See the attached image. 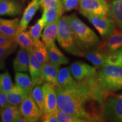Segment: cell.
I'll list each match as a JSON object with an SVG mask.
<instances>
[{"instance_id": "1", "label": "cell", "mask_w": 122, "mask_h": 122, "mask_svg": "<svg viewBox=\"0 0 122 122\" xmlns=\"http://www.w3.org/2000/svg\"><path fill=\"white\" fill-rule=\"evenodd\" d=\"M77 81L67 89L56 86L58 109L86 122L103 121L105 93L99 85L97 74Z\"/></svg>"}, {"instance_id": "2", "label": "cell", "mask_w": 122, "mask_h": 122, "mask_svg": "<svg viewBox=\"0 0 122 122\" xmlns=\"http://www.w3.org/2000/svg\"><path fill=\"white\" fill-rule=\"evenodd\" d=\"M57 39L61 48L66 51L74 56L84 57L86 53L85 50L70 26L68 20V16H62L59 19Z\"/></svg>"}, {"instance_id": "3", "label": "cell", "mask_w": 122, "mask_h": 122, "mask_svg": "<svg viewBox=\"0 0 122 122\" xmlns=\"http://www.w3.org/2000/svg\"><path fill=\"white\" fill-rule=\"evenodd\" d=\"M97 77L105 94L122 89V67L105 64L100 67Z\"/></svg>"}, {"instance_id": "4", "label": "cell", "mask_w": 122, "mask_h": 122, "mask_svg": "<svg viewBox=\"0 0 122 122\" xmlns=\"http://www.w3.org/2000/svg\"><path fill=\"white\" fill-rule=\"evenodd\" d=\"M68 20L85 50L98 46L101 44V41L96 33L82 22L76 14H74L71 16H68Z\"/></svg>"}, {"instance_id": "5", "label": "cell", "mask_w": 122, "mask_h": 122, "mask_svg": "<svg viewBox=\"0 0 122 122\" xmlns=\"http://www.w3.org/2000/svg\"><path fill=\"white\" fill-rule=\"evenodd\" d=\"M104 114L107 120L122 122V93L105 94Z\"/></svg>"}, {"instance_id": "6", "label": "cell", "mask_w": 122, "mask_h": 122, "mask_svg": "<svg viewBox=\"0 0 122 122\" xmlns=\"http://www.w3.org/2000/svg\"><path fill=\"white\" fill-rule=\"evenodd\" d=\"M81 14L94 25L103 40L107 39L115 30V22L111 18L107 16H96L87 13H81Z\"/></svg>"}, {"instance_id": "7", "label": "cell", "mask_w": 122, "mask_h": 122, "mask_svg": "<svg viewBox=\"0 0 122 122\" xmlns=\"http://www.w3.org/2000/svg\"><path fill=\"white\" fill-rule=\"evenodd\" d=\"M110 6L105 0H80V13H87L96 16H106Z\"/></svg>"}, {"instance_id": "8", "label": "cell", "mask_w": 122, "mask_h": 122, "mask_svg": "<svg viewBox=\"0 0 122 122\" xmlns=\"http://www.w3.org/2000/svg\"><path fill=\"white\" fill-rule=\"evenodd\" d=\"M19 109L21 115L27 119L28 122H38L44 114L36 104L31 93L20 103Z\"/></svg>"}, {"instance_id": "9", "label": "cell", "mask_w": 122, "mask_h": 122, "mask_svg": "<svg viewBox=\"0 0 122 122\" xmlns=\"http://www.w3.org/2000/svg\"><path fill=\"white\" fill-rule=\"evenodd\" d=\"M44 96V114H57L58 111L56 86L45 82L42 85Z\"/></svg>"}, {"instance_id": "10", "label": "cell", "mask_w": 122, "mask_h": 122, "mask_svg": "<svg viewBox=\"0 0 122 122\" xmlns=\"http://www.w3.org/2000/svg\"><path fill=\"white\" fill-rule=\"evenodd\" d=\"M69 70L76 81L96 75L97 71L94 67L83 62H75L69 67Z\"/></svg>"}, {"instance_id": "11", "label": "cell", "mask_w": 122, "mask_h": 122, "mask_svg": "<svg viewBox=\"0 0 122 122\" xmlns=\"http://www.w3.org/2000/svg\"><path fill=\"white\" fill-rule=\"evenodd\" d=\"M30 54V63H29V71H30L32 81L33 85L41 84L44 82L42 76V65L37 60L33 55L32 50H29Z\"/></svg>"}, {"instance_id": "12", "label": "cell", "mask_w": 122, "mask_h": 122, "mask_svg": "<svg viewBox=\"0 0 122 122\" xmlns=\"http://www.w3.org/2000/svg\"><path fill=\"white\" fill-rule=\"evenodd\" d=\"M30 54L28 50L20 48L13 61V68L15 72H26L29 69Z\"/></svg>"}, {"instance_id": "13", "label": "cell", "mask_w": 122, "mask_h": 122, "mask_svg": "<svg viewBox=\"0 0 122 122\" xmlns=\"http://www.w3.org/2000/svg\"><path fill=\"white\" fill-rule=\"evenodd\" d=\"M19 19L9 20L0 18V32L14 39L19 30Z\"/></svg>"}, {"instance_id": "14", "label": "cell", "mask_w": 122, "mask_h": 122, "mask_svg": "<svg viewBox=\"0 0 122 122\" xmlns=\"http://www.w3.org/2000/svg\"><path fill=\"white\" fill-rule=\"evenodd\" d=\"M40 0H32L24 10L23 16L20 20L19 30H25L29 23L39 8Z\"/></svg>"}, {"instance_id": "15", "label": "cell", "mask_w": 122, "mask_h": 122, "mask_svg": "<svg viewBox=\"0 0 122 122\" xmlns=\"http://www.w3.org/2000/svg\"><path fill=\"white\" fill-rule=\"evenodd\" d=\"M59 67V66H56L50 62L42 65V76L44 81L53 84L55 86L58 85Z\"/></svg>"}, {"instance_id": "16", "label": "cell", "mask_w": 122, "mask_h": 122, "mask_svg": "<svg viewBox=\"0 0 122 122\" xmlns=\"http://www.w3.org/2000/svg\"><path fill=\"white\" fill-rule=\"evenodd\" d=\"M110 53L115 52L122 48V30H115L110 37L107 39L104 45H101Z\"/></svg>"}, {"instance_id": "17", "label": "cell", "mask_w": 122, "mask_h": 122, "mask_svg": "<svg viewBox=\"0 0 122 122\" xmlns=\"http://www.w3.org/2000/svg\"><path fill=\"white\" fill-rule=\"evenodd\" d=\"M59 20L45 25V29L41 34V39L47 48L55 42V40L57 39L59 30Z\"/></svg>"}, {"instance_id": "18", "label": "cell", "mask_w": 122, "mask_h": 122, "mask_svg": "<svg viewBox=\"0 0 122 122\" xmlns=\"http://www.w3.org/2000/svg\"><path fill=\"white\" fill-rule=\"evenodd\" d=\"M21 11V5L14 0H0V16H15Z\"/></svg>"}, {"instance_id": "19", "label": "cell", "mask_w": 122, "mask_h": 122, "mask_svg": "<svg viewBox=\"0 0 122 122\" xmlns=\"http://www.w3.org/2000/svg\"><path fill=\"white\" fill-rule=\"evenodd\" d=\"M21 115L18 106L9 103L0 109V117L2 122H15Z\"/></svg>"}, {"instance_id": "20", "label": "cell", "mask_w": 122, "mask_h": 122, "mask_svg": "<svg viewBox=\"0 0 122 122\" xmlns=\"http://www.w3.org/2000/svg\"><path fill=\"white\" fill-rule=\"evenodd\" d=\"M49 62L56 66L68 63L69 60L59 49L55 42L48 48Z\"/></svg>"}, {"instance_id": "21", "label": "cell", "mask_w": 122, "mask_h": 122, "mask_svg": "<svg viewBox=\"0 0 122 122\" xmlns=\"http://www.w3.org/2000/svg\"><path fill=\"white\" fill-rule=\"evenodd\" d=\"M32 51L35 57L41 65L49 62L48 48L43 41L39 40L34 42Z\"/></svg>"}, {"instance_id": "22", "label": "cell", "mask_w": 122, "mask_h": 122, "mask_svg": "<svg viewBox=\"0 0 122 122\" xmlns=\"http://www.w3.org/2000/svg\"><path fill=\"white\" fill-rule=\"evenodd\" d=\"M107 54L100 48L88 51L85 53L84 57L90 61L94 66L101 67L106 64V59Z\"/></svg>"}, {"instance_id": "23", "label": "cell", "mask_w": 122, "mask_h": 122, "mask_svg": "<svg viewBox=\"0 0 122 122\" xmlns=\"http://www.w3.org/2000/svg\"><path fill=\"white\" fill-rule=\"evenodd\" d=\"M58 85L62 89H67L75 85L77 82L73 78L69 68L64 67L59 71L58 75Z\"/></svg>"}, {"instance_id": "24", "label": "cell", "mask_w": 122, "mask_h": 122, "mask_svg": "<svg viewBox=\"0 0 122 122\" xmlns=\"http://www.w3.org/2000/svg\"><path fill=\"white\" fill-rule=\"evenodd\" d=\"M28 95L24 90L15 85H14L11 91L6 94V97L9 104L18 106Z\"/></svg>"}, {"instance_id": "25", "label": "cell", "mask_w": 122, "mask_h": 122, "mask_svg": "<svg viewBox=\"0 0 122 122\" xmlns=\"http://www.w3.org/2000/svg\"><path fill=\"white\" fill-rule=\"evenodd\" d=\"M14 41L21 48L28 51L32 49L34 45V41L30 36V32L26 30H20L18 32L14 38Z\"/></svg>"}, {"instance_id": "26", "label": "cell", "mask_w": 122, "mask_h": 122, "mask_svg": "<svg viewBox=\"0 0 122 122\" xmlns=\"http://www.w3.org/2000/svg\"><path fill=\"white\" fill-rule=\"evenodd\" d=\"M15 81L16 85L22 88L28 94L32 93L34 87L31 78H30L28 74L22 72H17L15 74Z\"/></svg>"}, {"instance_id": "27", "label": "cell", "mask_w": 122, "mask_h": 122, "mask_svg": "<svg viewBox=\"0 0 122 122\" xmlns=\"http://www.w3.org/2000/svg\"><path fill=\"white\" fill-rule=\"evenodd\" d=\"M109 13L118 27L122 30V0H114L110 6Z\"/></svg>"}, {"instance_id": "28", "label": "cell", "mask_w": 122, "mask_h": 122, "mask_svg": "<svg viewBox=\"0 0 122 122\" xmlns=\"http://www.w3.org/2000/svg\"><path fill=\"white\" fill-rule=\"evenodd\" d=\"M63 13V11L58 9L48 8L44 9L42 16L45 21V25L58 20L60 19Z\"/></svg>"}, {"instance_id": "29", "label": "cell", "mask_w": 122, "mask_h": 122, "mask_svg": "<svg viewBox=\"0 0 122 122\" xmlns=\"http://www.w3.org/2000/svg\"><path fill=\"white\" fill-rule=\"evenodd\" d=\"M17 45V43L14 41L8 45L0 46V70L4 69L6 59L15 51Z\"/></svg>"}, {"instance_id": "30", "label": "cell", "mask_w": 122, "mask_h": 122, "mask_svg": "<svg viewBox=\"0 0 122 122\" xmlns=\"http://www.w3.org/2000/svg\"><path fill=\"white\" fill-rule=\"evenodd\" d=\"M14 86L11 76L8 71L0 74V91L7 94Z\"/></svg>"}, {"instance_id": "31", "label": "cell", "mask_w": 122, "mask_h": 122, "mask_svg": "<svg viewBox=\"0 0 122 122\" xmlns=\"http://www.w3.org/2000/svg\"><path fill=\"white\" fill-rule=\"evenodd\" d=\"M45 21L42 16L40 19L38 20L36 24L30 28L29 32L34 42L40 40V37L41 36L42 30H43L44 27H45Z\"/></svg>"}, {"instance_id": "32", "label": "cell", "mask_w": 122, "mask_h": 122, "mask_svg": "<svg viewBox=\"0 0 122 122\" xmlns=\"http://www.w3.org/2000/svg\"><path fill=\"white\" fill-rule=\"evenodd\" d=\"M35 101L42 112H44V96L42 86L41 84L35 85L31 93Z\"/></svg>"}, {"instance_id": "33", "label": "cell", "mask_w": 122, "mask_h": 122, "mask_svg": "<svg viewBox=\"0 0 122 122\" xmlns=\"http://www.w3.org/2000/svg\"><path fill=\"white\" fill-rule=\"evenodd\" d=\"M57 115L59 122H86L84 119L66 113L59 110L58 111Z\"/></svg>"}, {"instance_id": "34", "label": "cell", "mask_w": 122, "mask_h": 122, "mask_svg": "<svg viewBox=\"0 0 122 122\" xmlns=\"http://www.w3.org/2000/svg\"><path fill=\"white\" fill-rule=\"evenodd\" d=\"M40 3L43 10L48 8H55L63 12L65 11L61 0H40Z\"/></svg>"}, {"instance_id": "35", "label": "cell", "mask_w": 122, "mask_h": 122, "mask_svg": "<svg viewBox=\"0 0 122 122\" xmlns=\"http://www.w3.org/2000/svg\"><path fill=\"white\" fill-rule=\"evenodd\" d=\"M106 64L120 67V58L118 50L115 52L111 53L109 54H107L106 59Z\"/></svg>"}, {"instance_id": "36", "label": "cell", "mask_w": 122, "mask_h": 122, "mask_svg": "<svg viewBox=\"0 0 122 122\" xmlns=\"http://www.w3.org/2000/svg\"><path fill=\"white\" fill-rule=\"evenodd\" d=\"M65 11H71L79 5L80 0H61Z\"/></svg>"}, {"instance_id": "37", "label": "cell", "mask_w": 122, "mask_h": 122, "mask_svg": "<svg viewBox=\"0 0 122 122\" xmlns=\"http://www.w3.org/2000/svg\"><path fill=\"white\" fill-rule=\"evenodd\" d=\"M41 121L44 122H58L57 114H43L41 118Z\"/></svg>"}, {"instance_id": "38", "label": "cell", "mask_w": 122, "mask_h": 122, "mask_svg": "<svg viewBox=\"0 0 122 122\" xmlns=\"http://www.w3.org/2000/svg\"><path fill=\"white\" fill-rule=\"evenodd\" d=\"M14 41V39H11L0 32V46L8 45Z\"/></svg>"}, {"instance_id": "39", "label": "cell", "mask_w": 122, "mask_h": 122, "mask_svg": "<svg viewBox=\"0 0 122 122\" xmlns=\"http://www.w3.org/2000/svg\"><path fill=\"white\" fill-rule=\"evenodd\" d=\"M9 104L6 97V94L0 91V107H2Z\"/></svg>"}, {"instance_id": "40", "label": "cell", "mask_w": 122, "mask_h": 122, "mask_svg": "<svg viewBox=\"0 0 122 122\" xmlns=\"http://www.w3.org/2000/svg\"><path fill=\"white\" fill-rule=\"evenodd\" d=\"M15 122H28V121L27 119H25L22 115H21L20 117L16 119Z\"/></svg>"}, {"instance_id": "41", "label": "cell", "mask_w": 122, "mask_h": 122, "mask_svg": "<svg viewBox=\"0 0 122 122\" xmlns=\"http://www.w3.org/2000/svg\"><path fill=\"white\" fill-rule=\"evenodd\" d=\"M120 62V67H122V48L118 50Z\"/></svg>"}]
</instances>
